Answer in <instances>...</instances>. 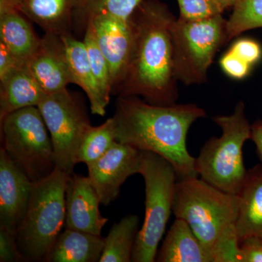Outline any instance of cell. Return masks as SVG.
I'll return each mask as SVG.
<instances>
[{"label": "cell", "instance_id": "obj_26", "mask_svg": "<svg viewBox=\"0 0 262 262\" xmlns=\"http://www.w3.org/2000/svg\"><path fill=\"white\" fill-rule=\"evenodd\" d=\"M84 43L88 52L90 63L95 78L103 97L110 102V96L113 94L111 75L107 61L98 46L94 31L89 24L84 28Z\"/></svg>", "mask_w": 262, "mask_h": 262}, {"label": "cell", "instance_id": "obj_10", "mask_svg": "<svg viewBox=\"0 0 262 262\" xmlns=\"http://www.w3.org/2000/svg\"><path fill=\"white\" fill-rule=\"evenodd\" d=\"M141 151L116 141L107 152L88 165L89 177L99 196L107 206L118 198L122 184L130 176L139 173Z\"/></svg>", "mask_w": 262, "mask_h": 262}, {"label": "cell", "instance_id": "obj_30", "mask_svg": "<svg viewBox=\"0 0 262 262\" xmlns=\"http://www.w3.org/2000/svg\"><path fill=\"white\" fill-rule=\"evenodd\" d=\"M229 50L251 66L259 61L262 56L261 45L248 38H242L236 41Z\"/></svg>", "mask_w": 262, "mask_h": 262}, {"label": "cell", "instance_id": "obj_28", "mask_svg": "<svg viewBox=\"0 0 262 262\" xmlns=\"http://www.w3.org/2000/svg\"><path fill=\"white\" fill-rule=\"evenodd\" d=\"M0 261H25L17 243L16 234L0 225Z\"/></svg>", "mask_w": 262, "mask_h": 262}, {"label": "cell", "instance_id": "obj_20", "mask_svg": "<svg viewBox=\"0 0 262 262\" xmlns=\"http://www.w3.org/2000/svg\"><path fill=\"white\" fill-rule=\"evenodd\" d=\"M75 84L83 90L89 98L93 115L104 116L108 103L101 92L93 73L84 42L77 40L72 33L61 36Z\"/></svg>", "mask_w": 262, "mask_h": 262}, {"label": "cell", "instance_id": "obj_15", "mask_svg": "<svg viewBox=\"0 0 262 262\" xmlns=\"http://www.w3.org/2000/svg\"><path fill=\"white\" fill-rule=\"evenodd\" d=\"M79 0H0L13 5L45 33L70 34Z\"/></svg>", "mask_w": 262, "mask_h": 262}, {"label": "cell", "instance_id": "obj_3", "mask_svg": "<svg viewBox=\"0 0 262 262\" xmlns=\"http://www.w3.org/2000/svg\"><path fill=\"white\" fill-rule=\"evenodd\" d=\"M239 204L238 194L224 192L199 177L178 179L173 213L189 225L213 262H239Z\"/></svg>", "mask_w": 262, "mask_h": 262}, {"label": "cell", "instance_id": "obj_8", "mask_svg": "<svg viewBox=\"0 0 262 262\" xmlns=\"http://www.w3.org/2000/svg\"><path fill=\"white\" fill-rule=\"evenodd\" d=\"M171 39L177 80L187 85L203 83L217 52L228 42L227 20L222 14L196 20L176 18Z\"/></svg>", "mask_w": 262, "mask_h": 262}, {"label": "cell", "instance_id": "obj_34", "mask_svg": "<svg viewBox=\"0 0 262 262\" xmlns=\"http://www.w3.org/2000/svg\"><path fill=\"white\" fill-rule=\"evenodd\" d=\"M225 11L228 8H233L237 0H213Z\"/></svg>", "mask_w": 262, "mask_h": 262}, {"label": "cell", "instance_id": "obj_6", "mask_svg": "<svg viewBox=\"0 0 262 262\" xmlns=\"http://www.w3.org/2000/svg\"><path fill=\"white\" fill-rule=\"evenodd\" d=\"M139 174L145 183V217L136 236L132 261H156L158 246L173 213L178 176L168 160L145 151H141Z\"/></svg>", "mask_w": 262, "mask_h": 262}, {"label": "cell", "instance_id": "obj_25", "mask_svg": "<svg viewBox=\"0 0 262 262\" xmlns=\"http://www.w3.org/2000/svg\"><path fill=\"white\" fill-rule=\"evenodd\" d=\"M227 20L228 42L246 31L262 28V0H237Z\"/></svg>", "mask_w": 262, "mask_h": 262}, {"label": "cell", "instance_id": "obj_11", "mask_svg": "<svg viewBox=\"0 0 262 262\" xmlns=\"http://www.w3.org/2000/svg\"><path fill=\"white\" fill-rule=\"evenodd\" d=\"M89 24L94 31L100 49L107 61L111 75L113 94L123 80L134 47V27L130 18L122 20L106 15L91 17Z\"/></svg>", "mask_w": 262, "mask_h": 262}, {"label": "cell", "instance_id": "obj_12", "mask_svg": "<svg viewBox=\"0 0 262 262\" xmlns=\"http://www.w3.org/2000/svg\"><path fill=\"white\" fill-rule=\"evenodd\" d=\"M65 228L101 235L108 219L99 210V196L89 177L72 173L65 194Z\"/></svg>", "mask_w": 262, "mask_h": 262}, {"label": "cell", "instance_id": "obj_16", "mask_svg": "<svg viewBox=\"0 0 262 262\" xmlns=\"http://www.w3.org/2000/svg\"><path fill=\"white\" fill-rule=\"evenodd\" d=\"M30 21L13 5L0 3V42L21 66L28 64L41 42Z\"/></svg>", "mask_w": 262, "mask_h": 262}, {"label": "cell", "instance_id": "obj_4", "mask_svg": "<svg viewBox=\"0 0 262 262\" xmlns=\"http://www.w3.org/2000/svg\"><path fill=\"white\" fill-rule=\"evenodd\" d=\"M213 121L222 129V136L211 137L201 148L195 158L196 172L200 178L213 187L238 194L248 173L244 146L251 136L244 103L239 101L233 113L213 117Z\"/></svg>", "mask_w": 262, "mask_h": 262}, {"label": "cell", "instance_id": "obj_22", "mask_svg": "<svg viewBox=\"0 0 262 262\" xmlns=\"http://www.w3.org/2000/svg\"><path fill=\"white\" fill-rule=\"evenodd\" d=\"M139 217L130 214L113 224L107 237L99 262L132 261L133 251L139 229Z\"/></svg>", "mask_w": 262, "mask_h": 262}, {"label": "cell", "instance_id": "obj_32", "mask_svg": "<svg viewBox=\"0 0 262 262\" xmlns=\"http://www.w3.org/2000/svg\"><path fill=\"white\" fill-rule=\"evenodd\" d=\"M20 66L9 50L0 42V80Z\"/></svg>", "mask_w": 262, "mask_h": 262}, {"label": "cell", "instance_id": "obj_14", "mask_svg": "<svg viewBox=\"0 0 262 262\" xmlns=\"http://www.w3.org/2000/svg\"><path fill=\"white\" fill-rule=\"evenodd\" d=\"M27 67L46 94L59 92L75 84L61 36L45 33Z\"/></svg>", "mask_w": 262, "mask_h": 262}, {"label": "cell", "instance_id": "obj_17", "mask_svg": "<svg viewBox=\"0 0 262 262\" xmlns=\"http://www.w3.org/2000/svg\"><path fill=\"white\" fill-rule=\"evenodd\" d=\"M0 120L20 108L37 106L46 96L27 65L0 80Z\"/></svg>", "mask_w": 262, "mask_h": 262}, {"label": "cell", "instance_id": "obj_18", "mask_svg": "<svg viewBox=\"0 0 262 262\" xmlns=\"http://www.w3.org/2000/svg\"><path fill=\"white\" fill-rule=\"evenodd\" d=\"M236 230L239 242L250 237L262 239V165L248 170L239 192Z\"/></svg>", "mask_w": 262, "mask_h": 262}, {"label": "cell", "instance_id": "obj_9", "mask_svg": "<svg viewBox=\"0 0 262 262\" xmlns=\"http://www.w3.org/2000/svg\"><path fill=\"white\" fill-rule=\"evenodd\" d=\"M37 107L51 135L56 169L71 175L77 149L91 126L85 106L67 89L46 95Z\"/></svg>", "mask_w": 262, "mask_h": 262}, {"label": "cell", "instance_id": "obj_1", "mask_svg": "<svg viewBox=\"0 0 262 262\" xmlns=\"http://www.w3.org/2000/svg\"><path fill=\"white\" fill-rule=\"evenodd\" d=\"M206 113L194 103L156 105L138 96H119L115 106L116 140L139 151L163 157L173 165L178 179L199 177L195 158L189 152L187 134Z\"/></svg>", "mask_w": 262, "mask_h": 262}, {"label": "cell", "instance_id": "obj_33", "mask_svg": "<svg viewBox=\"0 0 262 262\" xmlns=\"http://www.w3.org/2000/svg\"><path fill=\"white\" fill-rule=\"evenodd\" d=\"M251 139L256 145L262 165V121L258 120L251 125Z\"/></svg>", "mask_w": 262, "mask_h": 262}, {"label": "cell", "instance_id": "obj_29", "mask_svg": "<svg viewBox=\"0 0 262 262\" xmlns=\"http://www.w3.org/2000/svg\"><path fill=\"white\" fill-rule=\"evenodd\" d=\"M220 63L221 68L226 75L236 80H241L247 77L252 67L230 50L221 58Z\"/></svg>", "mask_w": 262, "mask_h": 262}, {"label": "cell", "instance_id": "obj_19", "mask_svg": "<svg viewBox=\"0 0 262 262\" xmlns=\"http://www.w3.org/2000/svg\"><path fill=\"white\" fill-rule=\"evenodd\" d=\"M104 244L101 235L65 228L48 251L45 262H98Z\"/></svg>", "mask_w": 262, "mask_h": 262}, {"label": "cell", "instance_id": "obj_31", "mask_svg": "<svg viewBox=\"0 0 262 262\" xmlns=\"http://www.w3.org/2000/svg\"><path fill=\"white\" fill-rule=\"evenodd\" d=\"M239 262H262V239L250 237L239 242Z\"/></svg>", "mask_w": 262, "mask_h": 262}, {"label": "cell", "instance_id": "obj_24", "mask_svg": "<svg viewBox=\"0 0 262 262\" xmlns=\"http://www.w3.org/2000/svg\"><path fill=\"white\" fill-rule=\"evenodd\" d=\"M142 0H79L74 15L85 25L88 19L94 15H106L128 20Z\"/></svg>", "mask_w": 262, "mask_h": 262}, {"label": "cell", "instance_id": "obj_5", "mask_svg": "<svg viewBox=\"0 0 262 262\" xmlns=\"http://www.w3.org/2000/svg\"><path fill=\"white\" fill-rule=\"evenodd\" d=\"M70 175L56 169L47 178L33 182L28 208L16 231L25 261H44L65 225V194Z\"/></svg>", "mask_w": 262, "mask_h": 262}, {"label": "cell", "instance_id": "obj_2", "mask_svg": "<svg viewBox=\"0 0 262 262\" xmlns=\"http://www.w3.org/2000/svg\"><path fill=\"white\" fill-rule=\"evenodd\" d=\"M175 16L159 0H142L130 20L134 47L115 94L141 96L152 104L170 105L178 98L171 27Z\"/></svg>", "mask_w": 262, "mask_h": 262}, {"label": "cell", "instance_id": "obj_23", "mask_svg": "<svg viewBox=\"0 0 262 262\" xmlns=\"http://www.w3.org/2000/svg\"><path fill=\"white\" fill-rule=\"evenodd\" d=\"M116 141L113 117L108 118L99 126L91 125L77 149V164L84 163L87 166L91 165L106 154Z\"/></svg>", "mask_w": 262, "mask_h": 262}, {"label": "cell", "instance_id": "obj_27", "mask_svg": "<svg viewBox=\"0 0 262 262\" xmlns=\"http://www.w3.org/2000/svg\"><path fill=\"white\" fill-rule=\"evenodd\" d=\"M179 18L188 20H202L222 14L224 10L213 0H177Z\"/></svg>", "mask_w": 262, "mask_h": 262}, {"label": "cell", "instance_id": "obj_13", "mask_svg": "<svg viewBox=\"0 0 262 262\" xmlns=\"http://www.w3.org/2000/svg\"><path fill=\"white\" fill-rule=\"evenodd\" d=\"M33 182L0 149V225L16 234L28 208Z\"/></svg>", "mask_w": 262, "mask_h": 262}, {"label": "cell", "instance_id": "obj_21", "mask_svg": "<svg viewBox=\"0 0 262 262\" xmlns=\"http://www.w3.org/2000/svg\"><path fill=\"white\" fill-rule=\"evenodd\" d=\"M159 262H213L185 221L176 218L156 256Z\"/></svg>", "mask_w": 262, "mask_h": 262}, {"label": "cell", "instance_id": "obj_7", "mask_svg": "<svg viewBox=\"0 0 262 262\" xmlns=\"http://www.w3.org/2000/svg\"><path fill=\"white\" fill-rule=\"evenodd\" d=\"M2 147L32 182L56 170L51 135L37 106L20 108L0 120Z\"/></svg>", "mask_w": 262, "mask_h": 262}]
</instances>
